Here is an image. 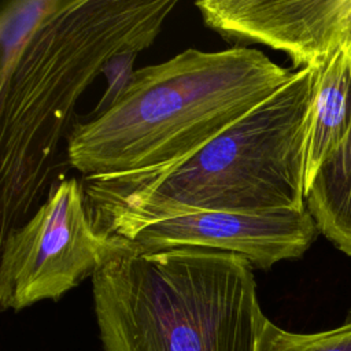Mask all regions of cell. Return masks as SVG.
Instances as JSON below:
<instances>
[{
	"mask_svg": "<svg viewBox=\"0 0 351 351\" xmlns=\"http://www.w3.org/2000/svg\"><path fill=\"white\" fill-rule=\"evenodd\" d=\"M318 70H296L270 97L173 165L82 177L96 232L125 237L200 211L304 210L306 133Z\"/></svg>",
	"mask_w": 351,
	"mask_h": 351,
	"instance_id": "cell-1",
	"label": "cell"
},
{
	"mask_svg": "<svg viewBox=\"0 0 351 351\" xmlns=\"http://www.w3.org/2000/svg\"><path fill=\"white\" fill-rule=\"evenodd\" d=\"M177 0H69L0 88L1 240L44 195L80 96L117 55L151 47Z\"/></svg>",
	"mask_w": 351,
	"mask_h": 351,
	"instance_id": "cell-2",
	"label": "cell"
},
{
	"mask_svg": "<svg viewBox=\"0 0 351 351\" xmlns=\"http://www.w3.org/2000/svg\"><path fill=\"white\" fill-rule=\"evenodd\" d=\"M293 73L250 47L188 48L134 70L107 110L73 123L67 163L82 177L173 165L247 115Z\"/></svg>",
	"mask_w": 351,
	"mask_h": 351,
	"instance_id": "cell-3",
	"label": "cell"
},
{
	"mask_svg": "<svg viewBox=\"0 0 351 351\" xmlns=\"http://www.w3.org/2000/svg\"><path fill=\"white\" fill-rule=\"evenodd\" d=\"M104 351H255L265 317L254 267L199 247L119 244L92 277Z\"/></svg>",
	"mask_w": 351,
	"mask_h": 351,
	"instance_id": "cell-4",
	"label": "cell"
},
{
	"mask_svg": "<svg viewBox=\"0 0 351 351\" xmlns=\"http://www.w3.org/2000/svg\"><path fill=\"white\" fill-rule=\"evenodd\" d=\"M118 244L93 228L82 181L52 180L44 203L1 240V310L59 300L92 278Z\"/></svg>",
	"mask_w": 351,
	"mask_h": 351,
	"instance_id": "cell-5",
	"label": "cell"
},
{
	"mask_svg": "<svg viewBox=\"0 0 351 351\" xmlns=\"http://www.w3.org/2000/svg\"><path fill=\"white\" fill-rule=\"evenodd\" d=\"M195 7L225 41L285 52L296 70L321 69L351 36V0H200Z\"/></svg>",
	"mask_w": 351,
	"mask_h": 351,
	"instance_id": "cell-6",
	"label": "cell"
},
{
	"mask_svg": "<svg viewBox=\"0 0 351 351\" xmlns=\"http://www.w3.org/2000/svg\"><path fill=\"white\" fill-rule=\"evenodd\" d=\"M318 234L306 207L256 213H192L147 223L122 239L148 251L199 247L237 254L254 269L267 270L281 261L300 258Z\"/></svg>",
	"mask_w": 351,
	"mask_h": 351,
	"instance_id": "cell-7",
	"label": "cell"
},
{
	"mask_svg": "<svg viewBox=\"0 0 351 351\" xmlns=\"http://www.w3.org/2000/svg\"><path fill=\"white\" fill-rule=\"evenodd\" d=\"M351 134V36L318 70L307 133L304 192L329 155Z\"/></svg>",
	"mask_w": 351,
	"mask_h": 351,
	"instance_id": "cell-8",
	"label": "cell"
},
{
	"mask_svg": "<svg viewBox=\"0 0 351 351\" xmlns=\"http://www.w3.org/2000/svg\"><path fill=\"white\" fill-rule=\"evenodd\" d=\"M306 207L318 232L351 256V134L315 173Z\"/></svg>",
	"mask_w": 351,
	"mask_h": 351,
	"instance_id": "cell-9",
	"label": "cell"
},
{
	"mask_svg": "<svg viewBox=\"0 0 351 351\" xmlns=\"http://www.w3.org/2000/svg\"><path fill=\"white\" fill-rule=\"evenodd\" d=\"M69 0H7L0 11V88L14 74L44 22Z\"/></svg>",
	"mask_w": 351,
	"mask_h": 351,
	"instance_id": "cell-10",
	"label": "cell"
},
{
	"mask_svg": "<svg viewBox=\"0 0 351 351\" xmlns=\"http://www.w3.org/2000/svg\"><path fill=\"white\" fill-rule=\"evenodd\" d=\"M255 351H351V310L339 326L313 333L282 329L265 315Z\"/></svg>",
	"mask_w": 351,
	"mask_h": 351,
	"instance_id": "cell-11",
	"label": "cell"
}]
</instances>
